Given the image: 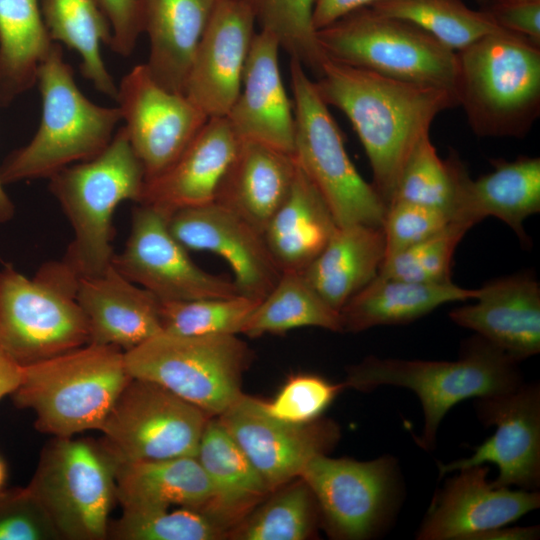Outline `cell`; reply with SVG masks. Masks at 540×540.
<instances>
[{
	"label": "cell",
	"mask_w": 540,
	"mask_h": 540,
	"mask_svg": "<svg viewBox=\"0 0 540 540\" xmlns=\"http://www.w3.org/2000/svg\"><path fill=\"white\" fill-rule=\"evenodd\" d=\"M216 418L271 492L298 479L306 464L331 451L340 437L339 427L331 420L288 423L268 414L262 400L243 393Z\"/></svg>",
	"instance_id": "obj_16"
},
{
	"label": "cell",
	"mask_w": 540,
	"mask_h": 540,
	"mask_svg": "<svg viewBox=\"0 0 540 540\" xmlns=\"http://www.w3.org/2000/svg\"><path fill=\"white\" fill-rule=\"evenodd\" d=\"M167 223L187 250L208 251L223 258L242 296L261 301L282 274L263 233L216 202L180 209Z\"/></svg>",
	"instance_id": "obj_18"
},
{
	"label": "cell",
	"mask_w": 540,
	"mask_h": 540,
	"mask_svg": "<svg viewBox=\"0 0 540 540\" xmlns=\"http://www.w3.org/2000/svg\"><path fill=\"white\" fill-rule=\"evenodd\" d=\"M111 265L160 301L240 295L232 280L197 266L170 232L167 217L143 204L133 210L125 247Z\"/></svg>",
	"instance_id": "obj_14"
},
{
	"label": "cell",
	"mask_w": 540,
	"mask_h": 540,
	"mask_svg": "<svg viewBox=\"0 0 540 540\" xmlns=\"http://www.w3.org/2000/svg\"><path fill=\"white\" fill-rule=\"evenodd\" d=\"M301 327L342 332L340 313L323 300L301 272H283L248 317L241 333L255 338Z\"/></svg>",
	"instance_id": "obj_35"
},
{
	"label": "cell",
	"mask_w": 540,
	"mask_h": 540,
	"mask_svg": "<svg viewBox=\"0 0 540 540\" xmlns=\"http://www.w3.org/2000/svg\"><path fill=\"white\" fill-rule=\"evenodd\" d=\"M476 303L449 313L517 362L540 351V285L528 272L491 280L478 289Z\"/></svg>",
	"instance_id": "obj_22"
},
{
	"label": "cell",
	"mask_w": 540,
	"mask_h": 540,
	"mask_svg": "<svg viewBox=\"0 0 540 540\" xmlns=\"http://www.w3.org/2000/svg\"><path fill=\"white\" fill-rule=\"evenodd\" d=\"M21 374L22 366L0 347V400L14 392Z\"/></svg>",
	"instance_id": "obj_49"
},
{
	"label": "cell",
	"mask_w": 540,
	"mask_h": 540,
	"mask_svg": "<svg viewBox=\"0 0 540 540\" xmlns=\"http://www.w3.org/2000/svg\"><path fill=\"white\" fill-rule=\"evenodd\" d=\"M218 0H145L146 64L165 89L184 94L201 38Z\"/></svg>",
	"instance_id": "obj_27"
},
{
	"label": "cell",
	"mask_w": 540,
	"mask_h": 540,
	"mask_svg": "<svg viewBox=\"0 0 540 540\" xmlns=\"http://www.w3.org/2000/svg\"><path fill=\"white\" fill-rule=\"evenodd\" d=\"M462 164L454 151L446 159H441L430 134L424 136L403 168L392 202L401 200L437 208L452 219Z\"/></svg>",
	"instance_id": "obj_38"
},
{
	"label": "cell",
	"mask_w": 540,
	"mask_h": 540,
	"mask_svg": "<svg viewBox=\"0 0 540 540\" xmlns=\"http://www.w3.org/2000/svg\"><path fill=\"white\" fill-rule=\"evenodd\" d=\"M196 458L211 486V497L201 509L228 533L271 493L216 417H210L205 425Z\"/></svg>",
	"instance_id": "obj_28"
},
{
	"label": "cell",
	"mask_w": 540,
	"mask_h": 540,
	"mask_svg": "<svg viewBox=\"0 0 540 540\" xmlns=\"http://www.w3.org/2000/svg\"><path fill=\"white\" fill-rule=\"evenodd\" d=\"M79 279L62 259L43 263L32 277L11 264L0 270V347L21 366L89 343Z\"/></svg>",
	"instance_id": "obj_7"
},
{
	"label": "cell",
	"mask_w": 540,
	"mask_h": 540,
	"mask_svg": "<svg viewBox=\"0 0 540 540\" xmlns=\"http://www.w3.org/2000/svg\"><path fill=\"white\" fill-rule=\"evenodd\" d=\"M133 378L155 382L209 417H217L242 394L252 351L234 334L183 336L166 332L124 352Z\"/></svg>",
	"instance_id": "obj_9"
},
{
	"label": "cell",
	"mask_w": 540,
	"mask_h": 540,
	"mask_svg": "<svg viewBox=\"0 0 540 540\" xmlns=\"http://www.w3.org/2000/svg\"><path fill=\"white\" fill-rule=\"evenodd\" d=\"M451 221L449 214L443 210L401 200L393 201L387 207L382 224L385 259L432 236Z\"/></svg>",
	"instance_id": "obj_45"
},
{
	"label": "cell",
	"mask_w": 540,
	"mask_h": 540,
	"mask_svg": "<svg viewBox=\"0 0 540 540\" xmlns=\"http://www.w3.org/2000/svg\"><path fill=\"white\" fill-rule=\"evenodd\" d=\"M228 530L200 508L122 509L110 521L108 539L114 540H217Z\"/></svg>",
	"instance_id": "obj_39"
},
{
	"label": "cell",
	"mask_w": 540,
	"mask_h": 540,
	"mask_svg": "<svg viewBox=\"0 0 540 540\" xmlns=\"http://www.w3.org/2000/svg\"><path fill=\"white\" fill-rule=\"evenodd\" d=\"M37 84L42 113L32 139L0 164V183L50 178L61 169L101 153L122 121L120 109L90 101L78 88L62 46L53 48L40 66Z\"/></svg>",
	"instance_id": "obj_3"
},
{
	"label": "cell",
	"mask_w": 540,
	"mask_h": 540,
	"mask_svg": "<svg viewBox=\"0 0 540 540\" xmlns=\"http://www.w3.org/2000/svg\"><path fill=\"white\" fill-rule=\"evenodd\" d=\"M115 100L145 181L168 168L209 119L185 94L159 85L146 64L122 77Z\"/></svg>",
	"instance_id": "obj_15"
},
{
	"label": "cell",
	"mask_w": 540,
	"mask_h": 540,
	"mask_svg": "<svg viewBox=\"0 0 540 540\" xmlns=\"http://www.w3.org/2000/svg\"><path fill=\"white\" fill-rule=\"evenodd\" d=\"M144 185V169L124 126L97 156L49 178V190L73 232L62 260L80 278L100 275L111 266L113 214L123 201L138 203Z\"/></svg>",
	"instance_id": "obj_4"
},
{
	"label": "cell",
	"mask_w": 540,
	"mask_h": 540,
	"mask_svg": "<svg viewBox=\"0 0 540 540\" xmlns=\"http://www.w3.org/2000/svg\"><path fill=\"white\" fill-rule=\"evenodd\" d=\"M320 512L314 494L298 478L272 491L227 538L236 540H304L314 535Z\"/></svg>",
	"instance_id": "obj_36"
},
{
	"label": "cell",
	"mask_w": 540,
	"mask_h": 540,
	"mask_svg": "<svg viewBox=\"0 0 540 540\" xmlns=\"http://www.w3.org/2000/svg\"><path fill=\"white\" fill-rule=\"evenodd\" d=\"M118 462L102 441L53 437L43 448L28 487L61 539H108L116 501Z\"/></svg>",
	"instance_id": "obj_11"
},
{
	"label": "cell",
	"mask_w": 540,
	"mask_h": 540,
	"mask_svg": "<svg viewBox=\"0 0 540 540\" xmlns=\"http://www.w3.org/2000/svg\"><path fill=\"white\" fill-rule=\"evenodd\" d=\"M472 226L451 221L432 236L385 259L378 275L415 283L451 281V264L455 250Z\"/></svg>",
	"instance_id": "obj_42"
},
{
	"label": "cell",
	"mask_w": 540,
	"mask_h": 540,
	"mask_svg": "<svg viewBox=\"0 0 540 540\" xmlns=\"http://www.w3.org/2000/svg\"><path fill=\"white\" fill-rule=\"evenodd\" d=\"M40 8L52 41L77 52L82 76L100 93L116 99L117 85L101 55V46H110L112 32L98 1L41 0Z\"/></svg>",
	"instance_id": "obj_34"
},
{
	"label": "cell",
	"mask_w": 540,
	"mask_h": 540,
	"mask_svg": "<svg viewBox=\"0 0 540 540\" xmlns=\"http://www.w3.org/2000/svg\"><path fill=\"white\" fill-rule=\"evenodd\" d=\"M540 535L539 526L509 527L504 525L478 535L475 540H535Z\"/></svg>",
	"instance_id": "obj_50"
},
{
	"label": "cell",
	"mask_w": 540,
	"mask_h": 540,
	"mask_svg": "<svg viewBox=\"0 0 540 540\" xmlns=\"http://www.w3.org/2000/svg\"><path fill=\"white\" fill-rule=\"evenodd\" d=\"M301 478L311 489L327 533L335 539L363 540L390 525L402 497L399 466L390 455L370 461L311 459Z\"/></svg>",
	"instance_id": "obj_12"
},
{
	"label": "cell",
	"mask_w": 540,
	"mask_h": 540,
	"mask_svg": "<svg viewBox=\"0 0 540 540\" xmlns=\"http://www.w3.org/2000/svg\"><path fill=\"white\" fill-rule=\"evenodd\" d=\"M347 388L313 374L289 377L271 401H263L271 416L292 424H306L319 419L336 396Z\"/></svg>",
	"instance_id": "obj_43"
},
{
	"label": "cell",
	"mask_w": 540,
	"mask_h": 540,
	"mask_svg": "<svg viewBox=\"0 0 540 540\" xmlns=\"http://www.w3.org/2000/svg\"><path fill=\"white\" fill-rule=\"evenodd\" d=\"M54 43L38 0H0V107L37 84Z\"/></svg>",
	"instance_id": "obj_33"
},
{
	"label": "cell",
	"mask_w": 540,
	"mask_h": 540,
	"mask_svg": "<svg viewBox=\"0 0 540 540\" xmlns=\"http://www.w3.org/2000/svg\"><path fill=\"white\" fill-rule=\"evenodd\" d=\"M370 7L416 25L455 52L501 29L486 11L461 0H381Z\"/></svg>",
	"instance_id": "obj_37"
},
{
	"label": "cell",
	"mask_w": 540,
	"mask_h": 540,
	"mask_svg": "<svg viewBox=\"0 0 540 540\" xmlns=\"http://www.w3.org/2000/svg\"><path fill=\"white\" fill-rule=\"evenodd\" d=\"M15 214V206L9 195L0 183V224H5L12 220Z\"/></svg>",
	"instance_id": "obj_51"
},
{
	"label": "cell",
	"mask_w": 540,
	"mask_h": 540,
	"mask_svg": "<svg viewBox=\"0 0 540 540\" xmlns=\"http://www.w3.org/2000/svg\"><path fill=\"white\" fill-rule=\"evenodd\" d=\"M77 300L86 318L89 343L127 352L162 332L160 300L112 265L79 279Z\"/></svg>",
	"instance_id": "obj_24"
},
{
	"label": "cell",
	"mask_w": 540,
	"mask_h": 540,
	"mask_svg": "<svg viewBox=\"0 0 540 540\" xmlns=\"http://www.w3.org/2000/svg\"><path fill=\"white\" fill-rule=\"evenodd\" d=\"M259 302L242 295L160 301L162 332L183 336L237 335Z\"/></svg>",
	"instance_id": "obj_41"
},
{
	"label": "cell",
	"mask_w": 540,
	"mask_h": 540,
	"mask_svg": "<svg viewBox=\"0 0 540 540\" xmlns=\"http://www.w3.org/2000/svg\"><path fill=\"white\" fill-rule=\"evenodd\" d=\"M478 289L446 283H415L376 275L339 311L342 332H360L381 325L415 321L437 307L474 300Z\"/></svg>",
	"instance_id": "obj_30"
},
{
	"label": "cell",
	"mask_w": 540,
	"mask_h": 540,
	"mask_svg": "<svg viewBox=\"0 0 540 540\" xmlns=\"http://www.w3.org/2000/svg\"><path fill=\"white\" fill-rule=\"evenodd\" d=\"M255 23L244 0L217 1L184 93L208 118L225 117L239 95Z\"/></svg>",
	"instance_id": "obj_20"
},
{
	"label": "cell",
	"mask_w": 540,
	"mask_h": 540,
	"mask_svg": "<svg viewBox=\"0 0 540 540\" xmlns=\"http://www.w3.org/2000/svg\"><path fill=\"white\" fill-rule=\"evenodd\" d=\"M211 497L196 456L118 463L116 501L125 510L202 508Z\"/></svg>",
	"instance_id": "obj_32"
},
{
	"label": "cell",
	"mask_w": 540,
	"mask_h": 540,
	"mask_svg": "<svg viewBox=\"0 0 540 540\" xmlns=\"http://www.w3.org/2000/svg\"><path fill=\"white\" fill-rule=\"evenodd\" d=\"M316 36L333 61L455 94L456 52L408 21L368 6L318 30Z\"/></svg>",
	"instance_id": "obj_8"
},
{
	"label": "cell",
	"mask_w": 540,
	"mask_h": 540,
	"mask_svg": "<svg viewBox=\"0 0 540 540\" xmlns=\"http://www.w3.org/2000/svg\"><path fill=\"white\" fill-rule=\"evenodd\" d=\"M455 95L480 137H524L540 114V45L499 29L456 52Z\"/></svg>",
	"instance_id": "obj_2"
},
{
	"label": "cell",
	"mask_w": 540,
	"mask_h": 540,
	"mask_svg": "<svg viewBox=\"0 0 540 540\" xmlns=\"http://www.w3.org/2000/svg\"><path fill=\"white\" fill-rule=\"evenodd\" d=\"M518 363L498 347L476 335L455 361L405 360L369 356L347 371L346 387L368 392L380 386L404 387L419 398L424 425L418 445L433 450L447 412L469 398H482L518 388Z\"/></svg>",
	"instance_id": "obj_5"
},
{
	"label": "cell",
	"mask_w": 540,
	"mask_h": 540,
	"mask_svg": "<svg viewBox=\"0 0 540 540\" xmlns=\"http://www.w3.org/2000/svg\"><path fill=\"white\" fill-rule=\"evenodd\" d=\"M477 2L484 4L487 0H476Z\"/></svg>",
	"instance_id": "obj_53"
},
{
	"label": "cell",
	"mask_w": 540,
	"mask_h": 540,
	"mask_svg": "<svg viewBox=\"0 0 540 540\" xmlns=\"http://www.w3.org/2000/svg\"><path fill=\"white\" fill-rule=\"evenodd\" d=\"M493 171L475 180L460 169L452 221L471 226L493 216L527 241L524 220L540 212V158L493 159Z\"/></svg>",
	"instance_id": "obj_25"
},
{
	"label": "cell",
	"mask_w": 540,
	"mask_h": 540,
	"mask_svg": "<svg viewBox=\"0 0 540 540\" xmlns=\"http://www.w3.org/2000/svg\"><path fill=\"white\" fill-rule=\"evenodd\" d=\"M483 5L499 28L540 45V0H487Z\"/></svg>",
	"instance_id": "obj_47"
},
{
	"label": "cell",
	"mask_w": 540,
	"mask_h": 540,
	"mask_svg": "<svg viewBox=\"0 0 540 540\" xmlns=\"http://www.w3.org/2000/svg\"><path fill=\"white\" fill-rule=\"evenodd\" d=\"M97 1L111 27V49L121 56H129L143 33L145 0Z\"/></svg>",
	"instance_id": "obj_46"
},
{
	"label": "cell",
	"mask_w": 540,
	"mask_h": 540,
	"mask_svg": "<svg viewBox=\"0 0 540 540\" xmlns=\"http://www.w3.org/2000/svg\"><path fill=\"white\" fill-rule=\"evenodd\" d=\"M209 418L165 387L131 377L99 431L118 463L196 456Z\"/></svg>",
	"instance_id": "obj_13"
},
{
	"label": "cell",
	"mask_w": 540,
	"mask_h": 540,
	"mask_svg": "<svg viewBox=\"0 0 540 540\" xmlns=\"http://www.w3.org/2000/svg\"><path fill=\"white\" fill-rule=\"evenodd\" d=\"M131 379L124 351L87 343L22 366L11 394L18 408L35 416V428L53 437L100 430L120 392Z\"/></svg>",
	"instance_id": "obj_6"
},
{
	"label": "cell",
	"mask_w": 540,
	"mask_h": 540,
	"mask_svg": "<svg viewBox=\"0 0 540 540\" xmlns=\"http://www.w3.org/2000/svg\"><path fill=\"white\" fill-rule=\"evenodd\" d=\"M295 115L294 157L318 189L339 227H382L387 205L357 171L328 107L296 59L290 61Z\"/></svg>",
	"instance_id": "obj_10"
},
{
	"label": "cell",
	"mask_w": 540,
	"mask_h": 540,
	"mask_svg": "<svg viewBox=\"0 0 540 540\" xmlns=\"http://www.w3.org/2000/svg\"><path fill=\"white\" fill-rule=\"evenodd\" d=\"M297 167L293 154L261 143L239 142L219 183L214 202L263 233L286 199Z\"/></svg>",
	"instance_id": "obj_26"
},
{
	"label": "cell",
	"mask_w": 540,
	"mask_h": 540,
	"mask_svg": "<svg viewBox=\"0 0 540 540\" xmlns=\"http://www.w3.org/2000/svg\"><path fill=\"white\" fill-rule=\"evenodd\" d=\"M477 416L495 433L474 448L467 458L440 463L439 476L487 463L498 467L496 487L536 490L540 485V386L522 383L518 388L476 398Z\"/></svg>",
	"instance_id": "obj_17"
},
{
	"label": "cell",
	"mask_w": 540,
	"mask_h": 540,
	"mask_svg": "<svg viewBox=\"0 0 540 540\" xmlns=\"http://www.w3.org/2000/svg\"><path fill=\"white\" fill-rule=\"evenodd\" d=\"M337 227L326 201L298 165L291 189L263 236L282 273L302 272L321 253Z\"/></svg>",
	"instance_id": "obj_29"
},
{
	"label": "cell",
	"mask_w": 540,
	"mask_h": 540,
	"mask_svg": "<svg viewBox=\"0 0 540 540\" xmlns=\"http://www.w3.org/2000/svg\"><path fill=\"white\" fill-rule=\"evenodd\" d=\"M385 259L382 227H337L321 253L301 273L338 312L377 274Z\"/></svg>",
	"instance_id": "obj_31"
},
{
	"label": "cell",
	"mask_w": 540,
	"mask_h": 540,
	"mask_svg": "<svg viewBox=\"0 0 540 540\" xmlns=\"http://www.w3.org/2000/svg\"><path fill=\"white\" fill-rule=\"evenodd\" d=\"M327 106L350 121L370 163L372 185L388 205L403 168L441 112L458 106L453 92L393 79L326 57L314 81Z\"/></svg>",
	"instance_id": "obj_1"
},
{
	"label": "cell",
	"mask_w": 540,
	"mask_h": 540,
	"mask_svg": "<svg viewBox=\"0 0 540 540\" xmlns=\"http://www.w3.org/2000/svg\"><path fill=\"white\" fill-rule=\"evenodd\" d=\"M59 539L48 512L28 486L0 490V540Z\"/></svg>",
	"instance_id": "obj_44"
},
{
	"label": "cell",
	"mask_w": 540,
	"mask_h": 540,
	"mask_svg": "<svg viewBox=\"0 0 540 540\" xmlns=\"http://www.w3.org/2000/svg\"><path fill=\"white\" fill-rule=\"evenodd\" d=\"M6 480V466L3 460L0 458V490L2 489Z\"/></svg>",
	"instance_id": "obj_52"
},
{
	"label": "cell",
	"mask_w": 540,
	"mask_h": 540,
	"mask_svg": "<svg viewBox=\"0 0 540 540\" xmlns=\"http://www.w3.org/2000/svg\"><path fill=\"white\" fill-rule=\"evenodd\" d=\"M381 0H315L313 26L316 31L334 23L345 15Z\"/></svg>",
	"instance_id": "obj_48"
},
{
	"label": "cell",
	"mask_w": 540,
	"mask_h": 540,
	"mask_svg": "<svg viewBox=\"0 0 540 540\" xmlns=\"http://www.w3.org/2000/svg\"><path fill=\"white\" fill-rule=\"evenodd\" d=\"M239 142L226 117L209 118L168 168L145 181L138 204L168 219L180 209L214 202Z\"/></svg>",
	"instance_id": "obj_23"
},
{
	"label": "cell",
	"mask_w": 540,
	"mask_h": 540,
	"mask_svg": "<svg viewBox=\"0 0 540 540\" xmlns=\"http://www.w3.org/2000/svg\"><path fill=\"white\" fill-rule=\"evenodd\" d=\"M488 471L485 465L456 471L435 495L416 539L475 540L540 506L538 491L493 486L487 480Z\"/></svg>",
	"instance_id": "obj_19"
},
{
	"label": "cell",
	"mask_w": 540,
	"mask_h": 540,
	"mask_svg": "<svg viewBox=\"0 0 540 540\" xmlns=\"http://www.w3.org/2000/svg\"><path fill=\"white\" fill-rule=\"evenodd\" d=\"M255 21L278 40L291 59L319 77L326 59L313 26L315 0H244Z\"/></svg>",
	"instance_id": "obj_40"
},
{
	"label": "cell",
	"mask_w": 540,
	"mask_h": 540,
	"mask_svg": "<svg viewBox=\"0 0 540 540\" xmlns=\"http://www.w3.org/2000/svg\"><path fill=\"white\" fill-rule=\"evenodd\" d=\"M280 49L271 33H255L239 95L225 117L240 142L261 143L294 154L295 115L281 77Z\"/></svg>",
	"instance_id": "obj_21"
}]
</instances>
